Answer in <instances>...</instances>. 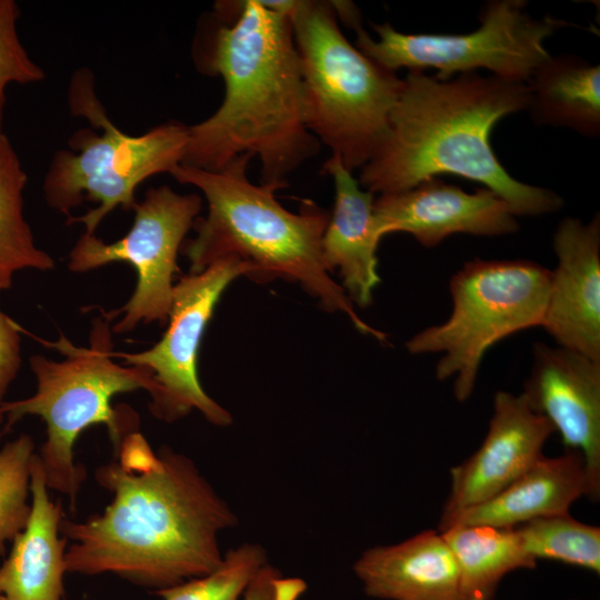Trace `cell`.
<instances>
[{"mask_svg": "<svg viewBox=\"0 0 600 600\" xmlns=\"http://www.w3.org/2000/svg\"><path fill=\"white\" fill-rule=\"evenodd\" d=\"M367 596L381 600H466L454 557L441 532L362 552L353 564Z\"/></svg>", "mask_w": 600, "mask_h": 600, "instance_id": "2e32d148", "label": "cell"}, {"mask_svg": "<svg viewBox=\"0 0 600 600\" xmlns=\"http://www.w3.org/2000/svg\"><path fill=\"white\" fill-rule=\"evenodd\" d=\"M439 532L457 562L466 600H492L508 573L537 567L513 528L452 524Z\"/></svg>", "mask_w": 600, "mask_h": 600, "instance_id": "44dd1931", "label": "cell"}, {"mask_svg": "<svg viewBox=\"0 0 600 600\" xmlns=\"http://www.w3.org/2000/svg\"><path fill=\"white\" fill-rule=\"evenodd\" d=\"M252 158L242 153L218 171L178 164L169 172L178 182L199 189L208 202L207 216L193 222L196 238L183 244L190 273L238 257L257 270V281H297L324 309L344 313L361 333L386 341V333L358 316L323 263L321 243L330 213L311 200L302 202L299 213L288 211L274 197L286 183L253 184L248 179Z\"/></svg>", "mask_w": 600, "mask_h": 600, "instance_id": "277c9868", "label": "cell"}, {"mask_svg": "<svg viewBox=\"0 0 600 600\" xmlns=\"http://www.w3.org/2000/svg\"><path fill=\"white\" fill-rule=\"evenodd\" d=\"M68 99L74 116L86 117L102 132L81 129L71 136L69 146L73 151L54 153L44 177L43 193L47 203L64 214L84 199L99 202L97 208L67 221L83 223L87 233H94L117 207L134 209V191L140 183L181 163L188 127L171 121L140 136L123 133L109 120L96 96L93 74L84 68L72 76Z\"/></svg>", "mask_w": 600, "mask_h": 600, "instance_id": "52a82bcc", "label": "cell"}, {"mask_svg": "<svg viewBox=\"0 0 600 600\" xmlns=\"http://www.w3.org/2000/svg\"><path fill=\"white\" fill-rule=\"evenodd\" d=\"M523 0H493L483 6L480 26L468 33H403L390 23H371L374 40L361 26L360 13L347 23L357 33L356 47L381 67L437 70L436 78L486 69L497 78L528 83L534 70L550 56L544 42L568 27L551 16L533 18Z\"/></svg>", "mask_w": 600, "mask_h": 600, "instance_id": "9c48e42d", "label": "cell"}, {"mask_svg": "<svg viewBox=\"0 0 600 600\" xmlns=\"http://www.w3.org/2000/svg\"><path fill=\"white\" fill-rule=\"evenodd\" d=\"M551 271L542 328L557 346L600 361V217L588 223L567 217L553 234Z\"/></svg>", "mask_w": 600, "mask_h": 600, "instance_id": "9a60e30c", "label": "cell"}, {"mask_svg": "<svg viewBox=\"0 0 600 600\" xmlns=\"http://www.w3.org/2000/svg\"><path fill=\"white\" fill-rule=\"evenodd\" d=\"M373 211L382 237L407 232L427 248L454 233L499 237L519 229L509 206L491 190L479 188L470 193L439 178L380 194Z\"/></svg>", "mask_w": 600, "mask_h": 600, "instance_id": "5bb4252c", "label": "cell"}, {"mask_svg": "<svg viewBox=\"0 0 600 600\" xmlns=\"http://www.w3.org/2000/svg\"><path fill=\"white\" fill-rule=\"evenodd\" d=\"M289 18L307 126L348 171L361 169L387 137L402 79L348 41L331 1L296 0Z\"/></svg>", "mask_w": 600, "mask_h": 600, "instance_id": "8992f818", "label": "cell"}, {"mask_svg": "<svg viewBox=\"0 0 600 600\" xmlns=\"http://www.w3.org/2000/svg\"><path fill=\"white\" fill-rule=\"evenodd\" d=\"M306 590L304 580L284 576L267 563L248 587L243 600H301Z\"/></svg>", "mask_w": 600, "mask_h": 600, "instance_id": "4316f807", "label": "cell"}, {"mask_svg": "<svg viewBox=\"0 0 600 600\" xmlns=\"http://www.w3.org/2000/svg\"><path fill=\"white\" fill-rule=\"evenodd\" d=\"M3 432H4V414H3L2 410H1V407H0V439H1L2 434H3Z\"/></svg>", "mask_w": 600, "mask_h": 600, "instance_id": "f1b7e54d", "label": "cell"}, {"mask_svg": "<svg viewBox=\"0 0 600 600\" xmlns=\"http://www.w3.org/2000/svg\"><path fill=\"white\" fill-rule=\"evenodd\" d=\"M513 529L523 551L532 560H553L599 574V527L564 513L534 519Z\"/></svg>", "mask_w": 600, "mask_h": 600, "instance_id": "603a6c76", "label": "cell"}, {"mask_svg": "<svg viewBox=\"0 0 600 600\" xmlns=\"http://www.w3.org/2000/svg\"><path fill=\"white\" fill-rule=\"evenodd\" d=\"M27 180L14 148L0 129V291L11 287L20 270L54 267L50 254L37 247L23 214Z\"/></svg>", "mask_w": 600, "mask_h": 600, "instance_id": "7402d4cb", "label": "cell"}, {"mask_svg": "<svg viewBox=\"0 0 600 600\" xmlns=\"http://www.w3.org/2000/svg\"><path fill=\"white\" fill-rule=\"evenodd\" d=\"M589 491L584 460L566 450L556 458H540L530 469L492 498L467 508L443 524H483L516 528L534 519L569 513L571 504Z\"/></svg>", "mask_w": 600, "mask_h": 600, "instance_id": "d6986e66", "label": "cell"}, {"mask_svg": "<svg viewBox=\"0 0 600 600\" xmlns=\"http://www.w3.org/2000/svg\"><path fill=\"white\" fill-rule=\"evenodd\" d=\"M30 513L0 566V596L8 600H62L67 540L60 533L64 518L60 502L49 497L36 453L30 474Z\"/></svg>", "mask_w": 600, "mask_h": 600, "instance_id": "ac0fdd59", "label": "cell"}, {"mask_svg": "<svg viewBox=\"0 0 600 600\" xmlns=\"http://www.w3.org/2000/svg\"><path fill=\"white\" fill-rule=\"evenodd\" d=\"M202 207L196 193L180 194L169 186L150 188L134 207V220L120 240L106 243L94 233L84 232L69 253L72 272H88L117 261L130 263L137 272L133 294L121 308L103 312L111 320L123 314L112 332L126 333L141 321L169 319L172 304L178 251Z\"/></svg>", "mask_w": 600, "mask_h": 600, "instance_id": "30bf717a", "label": "cell"}, {"mask_svg": "<svg viewBox=\"0 0 600 600\" xmlns=\"http://www.w3.org/2000/svg\"><path fill=\"white\" fill-rule=\"evenodd\" d=\"M0 600H8V599L4 598L3 596H0Z\"/></svg>", "mask_w": 600, "mask_h": 600, "instance_id": "f546056e", "label": "cell"}, {"mask_svg": "<svg viewBox=\"0 0 600 600\" xmlns=\"http://www.w3.org/2000/svg\"><path fill=\"white\" fill-rule=\"evenodd\" d=\"M528 110L537 124L600 134V67L576 54L549 56L527 83Z\"/></svg>", "mask_w": 600, "mask_h": 600, "instance_id": "ffe728a7", "label": "cell"}, {"mask_svg": "<svg viewBox=\"0 0 600 600\" xmlns=\"http://www.w3.org/2000/svg\"><path fill=\"white\" fill-rule=\"evenodd\" d=\"M114 459L96 470L112 494L100 513L63 518L67 573L112 574L152 592L212 571L219 533L237 523L228 503L187 456L127 434Z\"/></svg>", "mask_w": 600, "mask_h": 600, "instance_id": "6da1fadb", "label": "cell"}, {"mask_svg": "<svg viewBox=\"0 0 600 600\" xmlns=\"http://www.w3.org/2000/svg\"><path fill=\"white\" fill-rule=\"evenodd\" d=\"M19 16L16 1L0 0V129L7 87L10 83H34L44 78V71L31 60L18 37Z\"/></svg>", "mask_w": 600, "mask_h": 600, "instance_id": "484cf974", "label": "cell"}, {"mask_svg": "<svg viewBox=\"0 0 600 600\" xmlns=\"http://www.w3.org/2000/svg\"><path fill=\"white\" fill-rule=\"evenodd\" d=\"M551 271L529 260L468 261L450 280L452 309L448 319L406 342L409 353H442L438 380L454 377L453 393L467 401L487 351L519 331L541 327Z\"/></svg>", "mask_w": 600, "mask_h": 600, "instance_id": "ba28073f", "label": "cell"}, {"mask_svg": "<svg viewBox=\"0 0 600 600\" xmlns=\"http://www.w3.org/2000/svg\"><path fill=\"white\" fill-rule=\"evenodd\" d=\"M257 281V270L238 257H224L200 273L182 277L173 286L169 326L162 339L142 352H113L126 366H140L153 374L151 413L168 423L198 410L212 424H231V414L200 384L198 352L216 304L227 286L237 277Z\"/></svg>", "mask_w": 600, "mask_h": 600, "instance_id": "8fae6325", "label": "cell"}, {"mask_svg": "<svg viewBox=\"0 0 600 600\" xmlns=\"http://www.w3.org/2000/svg\"><path fill=\"white\" fill-rule=\"evenodd\" d=\"M218 22L196 49L201 72L226 87L218 110L188 127L180 164L218 171L242 153L257 156L264 183L317 154L307 126L300 61L290 18L259 0L218 2Z\"/></svg>", "mask_w": 600, "mask_h": 600, "instance_id": "7a4b0ae2", "label": "cell"}, {"mask_svg": "<svg viewBox=\"0 0 600 600\" xmlns=\"http://www.w3.org/2000/svg\"><path fill=\"white\" fill-rule=\"evenodd\" d=\"M530 409L547 418L566 450L584 460L587 498H600V361L559 346L536 342L532 367L520 393Z\"/></svg>", "mask_w": 600, "mask_h": 600, "instance_id": "7c38bea8", "label": "cell"}, {"mask_svg": "<svg viewBox=\"0 0 600 600\" xmlns=\"http://www.w3.org/2000/svg\"><path fill=\"white\" fill-rule=\"evenodd\" d=\"M554 432L550 421L532 411L521 394L498 391L481 446L450 470V492L439 526L522 476L543 457L544 443Z\"/></svg>", "mask_w": 600, "mask_h": 600, "instance_id": "4fadbf2b", "label": "cell"}, {"mask_svg": "<svg viewBox=\"0 0 600 600\" xmlns=\"http://www.w3.org/2000/svg\"><path fill=\"white\" fill-rule=\"evenodd\" d=\"M267 563L266 550L246 542L227 551L212 571L153 593L161 600H243L248 587Z\"/></svg>", "mask_w": 600, "mask_h": 600, "instance_id": "cb8c5ba5", "label": "cell"}, {"mask_svg": "<svg viewBox=\"0 0 600 600\" xmlns=\"http://www.w3.org/2000/svg\"><path fill=\"white\" fill-rule=\"evenodd\" d=\"M529 101L526 83L478 72L439 80L410 70L402 79L387 137L361 168L359 183L373 194H386L454 174L483 184L516 217L557 212L563 199L510 176L490 142L494 126L509 114L527 111Z\"/></svg>", "mask_w": 600, "mask_h": 600, "instance_id": "3957f363", "label": "cell"}, {"mask_svg": "<svg viewBox=\"0 0 600 600\" xmlns=\"http://www.w3.org/2000/svg\"><path fill=\"white\" fill-rule=\"evenodd\" d=\"M20 331L0 309V403L20 369Z\"/></svg>", "mask_w": 600, "mask_h": 600, "instance_id": "83f0119b", "label": "cell"}, {"mask_svg": "<svg viewBox=\"0 0 600 600\" xmlns=\"http://www.w3.org/2000/svg\"><path fill=\"white\" fill-rule=\"evenodd\" d=\"M323 171L334 184V207L321 243L323 263L329 272L339 269L351 302L366 308L380 283L376 253L383 237L373 211L374 194L361 188L338 156L331 154Z\"/></svg>", "mask_w": 600, "mask_h": 600, "instance_id": "e0dca14e", "label": "cell"}, {"mask_svg": "<svg viewBox=\"0 0 600 600\" xmlns=\"http://www.w3.org/2000/svg\"><path fill=\"white\" fill-rule=\"evenodd\" d=\"M48 346L64 359L32 356L29 362L37 380L36 392L24 399L2 401L0 407L4 432L26 416L44 421L46 440L37 454L47 486L67 497L74 509L86 480V469L74 459L79 436L91 426L103 424L116 452L123 438L137 431L138 416L128 407H113L112 399L139 389L150 394L154 381L149 369L112 360V329L103 316L92 323L89 347H77L63 334Z\"/></svg>", "mask_w": 600, "mask_h": 600, "instance_id": "5b68a950", "label": "cell"}, {"mask_svg": "<svg viewBox=\"0 0 600 600\" xmlns=\"http://www.w3.org/2000/svg\"><path fill=\"white\" fill-rule=\"evenodd\" d=\"M34 442L24 433L0 449V556L23 530L30 513Z\"/></svg>", "mask_w": 600, "mask_h": 600, "instance_id": "d4e9b609", "label": "cell"}]
</instances>
